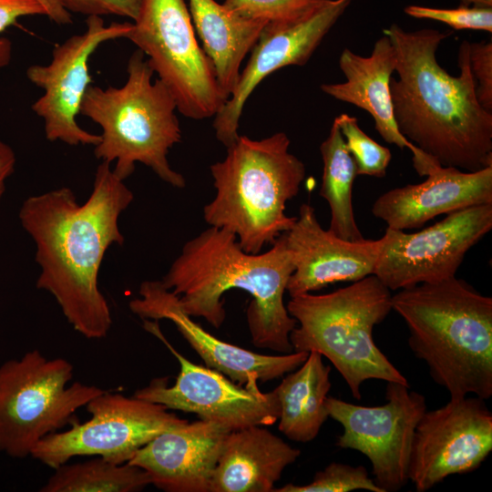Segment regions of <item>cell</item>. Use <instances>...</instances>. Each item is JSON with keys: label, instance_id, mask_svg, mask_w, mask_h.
Returning a JSON list of instances; mask_svg holds the SVG:
<instances>
[{"label": "cell", "instance_id": "484cf974", "mask_svg": "<svg viewBox=\"0 0 492 492\" xmlns=\"http://www.w3.org/2000/svg\"><path fill=\"white\" fill-rule=\"evenodd\" d=\"M150 485L149 475L140 467L115 464L100 456L68 464L54 473L40 492H138Z\"/></svg>", "mask_w": 492, "mask_h": 492}, {"label": "cell", "instance_id": "ffe728a7", "mask_svg": "<svg viewBox=\"0 0 492 492\" xmlns=\"http://www.w3.org/2000/svg\"><path fill=\"white\" fill-rule=\"evenodd\" d=\"M396 55L390 38L384 35L374 45L372 53L364 56L344 48L339 67L346 81L321 85L326 95L365 110L374 120L380 136L389 144L412 152L413 166L419 176H427L441 166L406 139L396 125L390 93Z\"/></svg>", "mask_w": 492, "mask_h": 492}, {"label": "cell", "instance_id": "7c38bea8", "mask_svg": "<svg viewBox=\"0 0 492 492\" xmlns=\"http://www.w3.org/2000/svg\"><path fill=\"white\" fill-rule=\"evenodd\" d=\"M159 321L143 320V327L159 338L176 357L179 373L174 384L154 378L133 396L159 404L169 410L194 413L200 419L220 424L231 431L251 425L268 426L278 421L280 404L275 392L262 393L258 382L241 385L220 372L196 364L166 339Z\"/></svg>", "mask_w": 492, "mask_h": 492}, {"label": "cell", "instance_id": "4dcf8cb0", "mask_svg": "<svg viewBox=\"0 0 492 492\" xmlns=\"http://www.w3.org/2000/svg\"><path fill=\"white\" fill-rule=\"evenodd\" d=\"M469 63L477 98L484 109L492 113V41L470 42Z\"/></svg>", "mask_w": 492, "mask_h": 492}, {"label": "cell", "instance_id": "7a4b0ae2", "mask_svg": "<svg viewBox=\"0 0 492 492\" xmlns=\"http://www.w3.org/2000/svg\"><path fill=\"white\" fill-rule=\"evenodd\" d=\"M395 47L397 78L390 80L394 116L401 134L442 167L474 172L492 166V113L476 94L469 45L458 49L457 76L436 59L451 32L406 31L397 24L384 29Z\"/></svg>", "mask_w": 492, "mask_h": 492}, {"label": "cell", "instance_id": "44dd1931", "mask_svg": "<svg viewBox=\"0 0 492 492\" xmlns=\"http://www.w3.org/2000/svg\"><path fill=\"white\" fill-rule=\"evenodd\" d=\"M418 184H408L379 196L372 207L387 228L422 227L442 214L492 203V166L469 172L438 166Z\"/></svg>", "mask_w": 492, "mask_h": 492}, {"label": "cell", "instance_id": "f1b7e54d", "mask_svg": "<svg viewBox=\"0 0 492 492\" xmlns=\"http://www.w3.org/2000/svg\"><path fill=\"white\" fill-rule=\"evenodd\" d=\"M328 0H224L234 13L267 24L301 19L321 7Z\"/></svg>", "mask_w": 492, "mask_h": 492}, {"label": "cell", "instance_id": "9a60e30c", "mask_svg": "<svg viewBox=\"0 0 492 492\" xmlns=\"http://www.w3.org/2000/svg\"><path fill=\"white\" fill-rule=\"evenodd\" d=\"M485 401L466 396L425 410L415 430L408 466L415 491L470 473L486 460L492 451V413Z\"/></svg>", "mask_w": 492, "mask_h": 492}, {"label": "cell", "instance_id": "836d02e7", "mask_svg": "<svg viewBox=\"0 0 492 492\" xmlns=\"http://www.w3.org/2000/svg\"><path fill=\"white\" fill-rule=\"evenodd\" d=\"M15 160L12 148L0 139V201L5 191L6 179L15 170Z\"/></svg>", "mask_w": 492, "mask_h": 492}, {"label": "cell", "instance_id": "ac0fdd59", "mask_svg": "<svg viewBox=\"0 0 492 492\" xmlns=\"http://www.w3.org/2000/svg\"><path fill=\"white\" fill-rule=\"evenodd\" d=\"M284 236L294 264L286 287L291 297L374 274L384 241L383 237L359 241L338 238L321 226L308 203L301 205L299 216Z\"/></svg>", "mask_w": 492, "mask_h": 492}, {"label": "cell", "instance_id": "e0dca14e", "mask_svg": "<svg viewBox=\"0 0 492 492\" xmlns=\"http://www.w3.org/2000/svg\"><path fill=\"white\" fill-rule=\"evenodd\" d=\"M139 297L129 302L131 312L142 320L162 319L172 322L207 367L225 374L231 381L246 385L269 382L298 368L308 352L267 355L224 342L204 330L180 307L179 298L160 281H145Z\"/></svg>", "mask_w": 492, "mask_h": 492}, {"label": "cell", "instance_id": "9c48e42d", "mask_svg": "<svg viewBox=\"0 0 492 492\" xmlns=\"http://www.w3.org/2000/svg\"><path fill=\"white\" fill-rule=\"evenodd\" d=\"M126 38L145 55L184 117L195 120L215 117L229 99L197 41L184 0H138Z\"/></svg>", "mask_w": 492, "mask_h": 492}, {"label": "cell", "instance_id": "1f68e13d", "mask_svg": "<svg viewBox=\"0 0 492 492\" xmlns=\"http://www.w3.org/2000/svg\"><path fill=\"white\" fill-rule=\"evenodd\" d=\"M36 15H46L38 0H0V70L10 64L13 53L11 41L1 34L21 17Z\"/></svg>", "mask_w": 492, "mask_h": 492}, {"label": "cell", "instance_id": "cb8c5ba5", "mask_svg": "<svg viewBox=\"0 0 492 492\" xmlns=\"http://www.w3.org/2000/svg\"><path fill=\"white\" fill-rule=\"evenodd\" d=\"M330 374L331 366L324 364L322 354L311 351L273 390L280 404L278 428L289 439L306 443L318 436L329 417Z\"/></svg>", "mask_w": 492, "mask_h": 492}, {"label": "cell", "instance_id": "6da1fadb", "mask_svg": "<svg viewBox=\"0 0 492 492\" xmlns=\"http://www.w3.org/2000/svg\"><path fill=\"white\" fill-rule=\"evenodd\" d=\"M133 199L111 164L102 161L84 204L62 187L28 197L18 213L36 248V288L55 298L67 323L87 339L105 338L112 326L98 273L108 249L124 242L118 219Z\"/></svg>", "mask_w": 492, "mask_h": 492}, {"label": "cell", "instance_id": "d6a6232c", "mask_svg": "<svg viewBox=\"0 0 492 492\" xmlns=\"http://www.w3.org/2000/svg\"><path fill=\"white\" fill-rule=\"evenodd\" d=\"M69 13L87 16L114 15L135 19L138 11V0H59Z\"/></svg>", "mask_w": 492, "mask_h": 492}, {"label": "cell", "instance_id": "f546056e", "mask_svg": "<svg viewBox=\"0 0 492 492\" xmlns=\"http://www.w3.org/2000/svg\"><path fill=\"white\" fill-rule=\"evenodd\" d=\"M404 12L414 18L446 24L456 30H482L492 33V7L461 5L456 8H436L411 5Z\"/></svg>", "mask_w": 492, "mask_h": 492}, {"label": "cell", "instance_id": "8992f818", "mask_svg": "<svg viewBox=\"0 0 492 492\" xmlns=\"http://www.w3.org/2000/svg\"><path fill=\"white\" fill-rule=\"evenodd\" d=\"M127 73L120 87L90 85L84 95L80 114L102 129L94 154L101 161H115L113 171L122 180L139 162L183 189L185 178L168 160L169 149L181 140L175 98L159 78L152 81L154 72L140 50L128 58Z\"/></svg>", "mask_w": 492, "mask_h": 492}, {"label": "cell", "instance_id": "e575fe53", "mask_svg": "<svg viewBox=\"0 0 492 492\" xmlns=\"http://www.w3.org/2000/svg\"><path fill=\"white\" fill-rule=\"evenodd\" d=\"M46 10V15L59 26L72 23L71 14L66 10L59 0H38Z\"/></svg>", "mask_w": 492, "mask_h": 492}, {"label": "cell", "instance_id": "d590c367", "mask_svg": "<svg viewBox=\"0 0 492 492\" xmlns=\"http://www.w3.org/2000/svg\"><path fill=\"white\" fill-rule=\"evenodd\" d=\"M460 2H461V5H465L492 7V0H460Z\"/></svg>", "mask_w": 492, "mask_h": 492}, {"label": "cell", "instance_id": "5b68a950", "mask_svg": "<svg viewBox=\"0 0 492 492\" xmlns=\"http://www.w3.org/2000/svg\"><path fill=\"white\" fill-rule=\"evenodd\" d=\"M290 143L284 132L261 139L239 135L225 159L210 167L216 193L203 207L204 220L235 234L246 252H261L296 220L285 213L286 203L297 196L306 169Z\"/></svg>", "mask_w": 492, "mask_h": 492}, {"label": "cell", "instance_id": "d4e9b609", "mask_svg": "<svg viewBox=\"0 0 492 492\" xmlns=\"http://www.w3.org/2000/svg\"><path fill=\"white\" fill-rule=\"evenodd\" d=\"M320 152L323 163L320 196L328 202L331 210L328 231L343 240L363 241L364 238L354 219L352 199L356 166L334 121L328 137L320 146Z\"/></svg>", "mask_w": 492, "mask_h": 492}, {"label": "cell", "instance_id": "d6986e66", "mask_svg": "<svg viewBox=\"0 0 492 492\" xmlns=\"http://www.w3.org/2000/svg\"><path fill=\"white\" fill-rule=\"evenodd\" d=\"M226 426L200 419L164 431L128 462L142 468L150 484L165 492H210Z\"/></svg>", "mask_w": 492, "mask_h": 492}, {"label": "cell", "instance_id": "3957f363", "mask_svg": "<svg viewBox=\"0 0 492 492\" xmlns=\"http://www.w3.org/2000/svg\"><path fill=\"white\" fill-rule=\"evenodd\" d=\"M294 264L284 233L263 253L241 249L235 234L210 226L188 241L160 281L190 317L214 328L225 321L223 294L239 289L251 296L246 317L257 348L293 352L290 333L297 324L283 302Z\"/></svg>", "mask_w": 492, "mask_h": 492}, {"label": "cell", "instance_id": "83f0119b", "mask_svg": "<svg viewBox=\"0 0 492 492\" xmlns=\"http://www.w3.org/2000/svg\"><path fill=\"white\" fill-rule=\"evenodd\" d=\"M357 489L383 492L363 466L333 462L317 472L306 485L288 483L273 492H348Z\"/></svg>", "mask_w": 492, "mask_h": 492}, {"label": "cell", "instance_id": "4fadbf2b", "mask_svg": "<svg viewBox=\"0 0 492 492\" xmlns=\"http://www.w3.org/2000/svg\"><path fill=\"white\" fill-rule=\"evenodd\" d=\"M491 229L492 203L446 214L414 233L387 228L374 275L390 291L449 279Z\"/></svg>", "mask_w": 492, "mask_h": 492}, {"label": "cell", "instance_id": "603a6c76", "mask_svg": "<svg viewBox=\"0 0 492 492\" xmlns=\"http://www.w3.org/2000/svg\"><path fill=\"white\" fill-rule=\"evenodd\" d=\"M189 11L217 81L230 97L241 63L267 23L243 17L215 0H189Z\"/></svg>", "mask_w": 492, "mask_h": 492}, {"label": "cell", "instance_id": "52a82bcc", "mask_svg": "<svg viewBox=\"0 0 492 492\" xmlns=\"http://www.w3.org/2000/svg\"><path fill=\"white\" fill-rule=\"evenodd\" d=\"M286 308L297 322L290 333L293 352L326 357L355 399L371 379L409 384L374 340V326L392 311L391 291L375 275L329 293L292 296Z\"/></svg>", "mask_w": 492, "mask_h": 492}, {"label": "cell", "instance_id": "8fae6325", "mask_svg": "<svg viewBox=\"0 0 492 492\" xmlns=\"http://www.w3.org/2000/svg\"><path fill=\"white\" fill-rule=\"evenodd\" d=\"M385 404L354 405L328 396L329 417L343 433L336 446L364 455L375 484L383 492H395L408 482V466L416 425L426 410L424 395L409 384L386 382Z\"/></svg>", "mask_w": 492, "mask_h": 492}, {"label": "cell", "instance_id": "30bf717a", "mask_svg": "<svg viewBox=\"0 0 492 492\" xmlns=\"http://www.w3.org/2000/svg\"><path fill=\"white\" fill-rule=\"evenodd\" d=\"M86 408L90 419L81 423L75 417L69 429L44 437L31 456L52 469L81 456L125 464L160 433L189 422L162 405L107 391Z\"/></svg>", "mask_w": 492, "mask_h": 492}, {"label": "cell", "instance_id": "4316f807", "mask_svg": "<svg viewBox=\"0 0 492 492\" xmlns=\"http://www.w3.org/2000/svg\"><path fill=\"white\" fill-rule=\"evenodd\" d=\"M333 121L337 124L346 148L354 160L357 175L384 178L392 159L389 149L364 132L357 118L353 116L343 113Z\"/></svg>", "mask_w": 492, "mask_h": 492}, {"label": "cell", "instance_id": "277c9868", "mask_svg": "<svg viewBox=\"0 0 492 492\" xmlns=\"http://www.w3.org/2000/svg\"><path fill=\"white\" fill-rule=\"evenodd\" d=\"M408 345L450 399L492 396V298L456 276L392 295Z\"/></svg>", "mask_w": 492, "mask_h": 492}, {"label": "cell", "instance_id": "7402d4cb", "mask_svg": "<svg viewBox=\"0 0 492 492\" xmlns=\"http://www.w3.org/2000/svg\"><path fill=\"white\" fill-rule=\"evenodd\" d=\"M301 451L263 425L231 431L213 471L210 492H272Z\"/></svg>", "mask_w": 492, "mask_h": 492}, {"label": "cell", "instance_id": "5bb4252c", "mask_svg": "<svg viewBox=\"0 0 492 492\" xmlns=\"http://www.w3.org/2000/svg\"><path fill=\"white\" fill-rule=\"evenodd\" d=\"M87 30L56 45L47 65H32L26 77L44 93L31 106L44 121L49 141L70 146L93 145L100 136L82 128L77 122L87 87L92 84L88 59L104 42L126 38L132 23H111L106 26L101 16H87Z\"/></svg>", "mask_w": 492, "mask_h": 492}, {"label": "cell", "instance_id": "ba28073f", "mask_svg": "<svg viewBox=\"0 0 492 492\" xmlns=\"http://www.w3.org/2000/svg\"><path fill=\"white\" fill-rule=\"evenodd\" d=\"M65 358L30 350L0 365V452L14 458L31 456L46 436L60 431L75 413L105 390L74 382Z\"/></svg>", "mask_w": 492, "mask_h": 492}, {"label": "cell", "instance_id": "2e32d148", "mask_svg": "<svg viewBox=\"0 0 492 492\" xmlns=\"http://www.w3.org/2000/svg\"><path fill=\"white\" fill-rule=\"evenodd\" d=\"M354 0H328L312 14L286 23L267 24L233 92L214 117L216 138L226 148L239 137L241 116L256 87L287 66H303Z\"/></svg>", "mask_w": 492, "mask_h": 492}]
</instances>
